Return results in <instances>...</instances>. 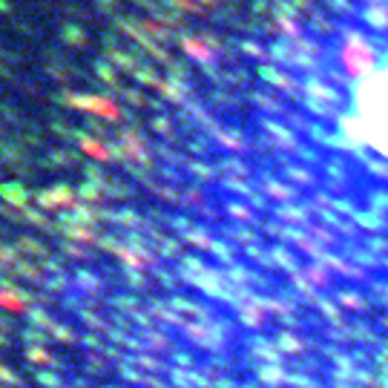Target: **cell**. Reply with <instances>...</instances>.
Instances as JSON below:
<instances>
[{
    "mask_svg": "<svg viewBox=\"0 0 388 388\" xmlns=\"http://www.w3.org/2000/svg\"><path fill=\"white\" fill-rule=\"evenodd\" d=\"M345 129L360 147L388 161V58L357 81Z\"/></svg>",
    "mask_w": 388,
    "mask_h": 388,
    "instance_id": "1",
    "label": "cell"
}]
</instances>
